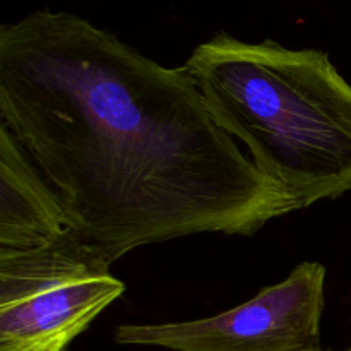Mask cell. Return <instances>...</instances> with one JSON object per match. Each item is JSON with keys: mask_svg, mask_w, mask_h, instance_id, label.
<instances>
[{"mask_svg": "<svg viewBox=\"0 0 351 351\" xmlns=\"http://www.w3.org/2000/svg\"><path fill=\"white\" fill-rule=\"evenodd\" d=\"M184 69L218 125L297 211L351 191V84L328 53L218 33Z\"/></svg>", "mask_w": 351, "mask_h": 351, "instance_id": "cell-2", "label": "cell"}, {"mask_svg": "<svg viewBox=\"0 0 351 351\" xmlns=\"http://www.w3.org/2000/svg\"><path fill=\"white\" fill-rule=\"evenodd\" d=\"M110 266L72 232L38 249H0V351L67 350L125 293Z\"/></svg>", "mask_w": 351, "mask_h": 351, "instance_id": "cell-3", "label": "cell"}, {"mask_svg": "<svg viewBox=\"0 0 351 351\" xmlns=\"http://www.w3.org/2000/svg\"><path fill=\"white\" fill-rule=\"evenodd\" d=\"M0 120L110 264L197 233L252 237L297 211L165 67L71 12L0 27Z\"/></svg>", "mask_w": 351, "mask_h": 351, "instance_id": "cell-1", "label": "cell"}, {"mask_svg": "<svg viewBox=\"0 0 351 351\" xmlns=\"http://www.w3.org/2000/svg\"><path fill=\"white\" fill-rule=\"evenodd\" d=\"M326 267L305 261L245 304L197 321L123 324L119 345L171 351H319Z\"/></svg>", "mask_w": 351, "mask_h": 351, "instance_id": "cell-4", "label": "cell"}, {"mask_svg": "<svg viewBox=\"0 0 351 351\" xmlns=\"http://www.w3.org/2000/svg\"><path fill=\"white\" fill-rule=\"evenodd\" d=\"M319 351H335V350H319ZM345 351H351V346H350V348H346Z\"/></svg>", "mask_w": 351, "mask_h": 351, "instance_id": "cell-6", "label": "cell"}, {"mask_svg": "<svg viewBox=\"0 0 351 351\" xmlns=\"http://www.w3.org/2000/svg\"><path fill=\"white\" fill-rule=\"evenodd\" d=\"M71 233L60 197L0 123V249L29 250Z\"/></svg>", "mask_w": 351, "mask_h": 351, "instance_id": "cell-5", "label": "cell"}]
</instances>
